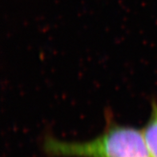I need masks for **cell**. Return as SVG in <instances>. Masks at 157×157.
<instances>
[{
  "instance_id": "obj_1",
  "label": "cell",
  "mask_w": 157,
  "mask_h": 157,
  "mask_svg": "<svg viewBox=\"0 0 157 157\" xmlns=\"http://www.w3.org/2000/svg\"><path fill=\"white\" fill-rule=\"evenodd\" d=\"M44 151L57 157H151L142 130L109 122L99 136L83 143L46 137Z\"/></svg>"
},
{
  "instance_id": "obj_2",
  "label": "cell",
  "mask_w": 157,
  "mask_h": 157,
  "mask_svg": "<svg viewBox=\"0 0 157 157\" xmlns=\"http://www.w3.org/2000/svg\"><path fill=\"white\" fill-rule=\"evenodd\" d=\"M151 111L147 124L143 128V135L151 157H157V102L151 103Z\"/></svg>"
}]
</instances>
